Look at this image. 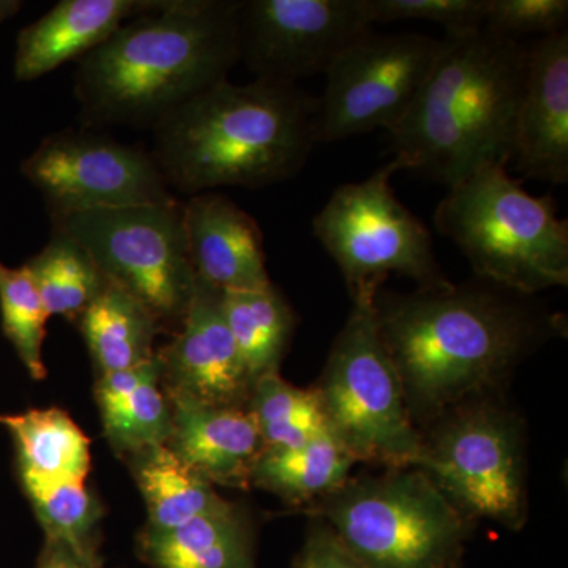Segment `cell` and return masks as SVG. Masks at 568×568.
I'll list each match as a JSON object with an SVG mask.
<instances>
[{"label": "cell", "instance_id": "obj_1", "mask_svg": "<svg viewBox=\"0 0 568 568\" xmlns=\"http://www.w3.org/2000/svg\"><path fill=\"white\" fill-rule=\"evenodd\" d=\"M528 298L480 278L410 294L377 291V325L418 429L495 395L519 362L562 334V317Z\"/></svg>", "mask_w": 568, "mask_h": 568}, {"label": "cell", "instance_id": "obj_2", "mask_svg": "<svg viewBox=\"0 0 568 568\" xmlns=\"http://www.w3.org/2000/svg\"><path fill=\"white\" fill-rule=\"evenodd\" d=\"M237 11L234 0H164L126 21L78 65L85 129H153L226 81L239 62Z\"/></svg>", "mask_w": 568, "mask_h": 568}, {"label": "cell", "instance_id": "obj_3", "mask_svg": "<svg viewBox=\"0 0 568 568\" xmlns=\"http://www.w3.org/2000/svg\"><path fill=\"white\" fill-rule=\"evenodd\" d=\"M152 159L183 194L290 181L317 145V99L298 85L219 82L153 126Z\"/></svg>", "mask_w": 568, "mask_h": 568}, {"label": "cell", "instance_id": "obj_4", "mask_svg": "<svg viewBox=\"0 0 568 568\" xmlns=\"http://www.w3.org/2000/svg\"><path fill=\"white\" fill-rule=\"evenodd\" d=\"M528 44L481 28L444 36L413 106L392 130L395 159L448 190L514 160Z\"/></svg>", "mask_w": 568, "mask_h": 568}, {"label": "cell", "instance_id": "obj_5", "mask_svg": "<svg viewBox=\"0 0 568 568\" xmlns=\"http://www.w3.org/2000/svg\"><path fill=\"white\" fill-rule=\"evenodd\" d=\"M435 226L477 278L529 297L567 287L568 223L549 194L526 192L507 168H484L448 190Z\"/></svg>", "mask_w": 568, "mask_h": 568}, {"label": "cell", "instance_id": "obj_6", "mask_svg": "<svg viewBox=\"0 0 568 568\" xmlns=\"http://www.w3.org/2000/svg\"><path fill=\"white\" fill-rule=\"evenodd\" d=\"M308 508L366 568H462L474 526L417 467L351 477Z\"/></svg>", "mask_w": 568, "mask_h": 568}, {"label": "cell", "instance_id": "obj_7", "mask_svg": "<svg viewBox=\"0 0 568 568\" xmlns=\"http://www.w3.org/2000/svg\"><path fill=\"white\" fill-rule=\"evenodd\" d=\"M379 290L351 294L349 316L313 388L328 429L355 462L406 469L417 466L422 433L377 325Z\"/></svg>", "mask_w": 568, "mask_h": 568}, {"label": "cell", "instance_id": "obj_8", "mask_svg": "<svg viewBox=\"0 0 568 568\" xmlns=\"http://www.w3.org/2000/svg\"><path fill=\"white\" fill-rule=\"evenodd\" d=\"M422 433L417 469L462 517L519 530L528 519L525 424L495 395L440 414Z\"/></svg>", "mask_w": 568, "mask_h": 568}, {"label": "cell", "instance_id": "obj_9", "mask_svg": "<svg viewBox=\"0 0 568 568\" xmlns=\"http://www.w3.org/2000/svg\"><path fill=\"white\" fill-rule=\"evenodd\" d=\"M399 171L407 166L394 156L365 181L338 186L313 219V234L338 265L349 294L381 287L390 274L413 280L417 290L450 284L428 227L392 189Z\"/></svg>", "mask_w": 568, "mask_h": 568}, {"label": "cell", "instance_id": "obj_10", "mask_svg": "<svg viewBox=\"0 0 568 568\" xmlns=\"http://www.w3.org/2000/svg\"><path fill=\"white\" fill-rule=\"evenodd\" d=\"M92 257L104 280L141 302L162 323L182 321L197 275L186 250L182 204L130 205L54 216Z\"/></svg>", "mask_w": 568, "mask_h": 568}, {"label": "cell", "instance_id": "obj_11", "mask_svg": "<svg viewBox=\"0 0 568 568\" xmlns=\"http://www.w3.org/2000/svg\"><path fill=\"white\" fill-rule=\"evenodd\" d=\"M440 40L422 33L368 32L325 70L317 99V144L384 129L405 118L437 58Z\"/></svg>", "mask_w": 568, "mask_h": 568}, {"label": "cell", "instance_id": "obj_12", "mask_svg": "<svg viewBox=\"0 0 568 568\" xmlns=\"http://www.w3.org/2000/svg\"><path fill=\"white\" fill-rule=\"evenodd\" d=\"M51 219L100 209L173 204L178 200L151 153L91 130L44 138L22 164Z\"/></svg>", "mask_w": 568, "mask_h": 568}, {"label": "cell", "instance_id": "obj_13", "mask_svg": "<svg viewBox=\"0 0 568 568\" xmlns=\"http://www.w3.org/2000/svg\"><path fill=\"white\" fill-rule=\"evenodd\" d=\"M372 31L365 0H242L239 62L256 80L297 85Z\"/></svg>", "mask_w": 568, "mask_h": 568}, {"label": "cell", "instance_id": "obj_14", "mask_svg": "<svg viewBox=\"0 0 568 568\" xmlns=\"http://www.w3.org/2000/svg\"><path fill=\"white\" fill-rule=\"evenodd\" d=\"M182 328L160 353L168 394L213 406L246 407L253 381L223 315L222 291L197 278Z\"/></svg>", "mask_w": 568, "mask_h": 568}, {"label": "cell", "instance_id": "obj_15", "mask_svg": "<svg viewBox=\"0 0 568 568\" xmlns=\"http://www.w3.org/2000/svg\"><path fill=\"white\" fill-rule=\"evenodd\" d=\"M515 168L525 179L568 183V32L528 44L515 126Z\"/></svg>", "mask_w": 568, "mask_h": 568}, {"label": "cell", "instance_id": "obj_16", "mask_svg": "<svg viewBox=\"0 0 568 568\" xmlns=\"http://www.w3.org/2000/svg\"><path fill=\"white\" fill-rule=\"evenodd\" d=\"M186 250L197 278L220 291L261 290L272 284L263 231L223 194H194L182 204Z\"/></svg>", "mask_w": 568, "mask_h": 568}, {"label": "cell", "instance_id": "obj_17", "mask_svg": "<svg viewBox=\"0 0 568 568\" xmlns=\"http://www.w3.org/2000/svg\"><path fill=\"white\" fill-rule=\"evenodd\" d=\"M168 447L215 487H252L254 463L263 454L264 443L248 409L205 405L173 394H168Z\"/></svg>", "mask_w": 568, "mask_h": 568}, {"label": "cell", "instance_id": "obj_18", "mask_svg": "<svg viewBox=\"0 0 568 568\" xmlns=\"http://www.w3.org/2000/svg\"><path fill=\"white\" fill-rule=\"evenodd\" d=\"M155 6L149 0H62L18 36L14 77L33 81L84 58L126 21Z\"/></svg>", "mask_w": 568, "mask_h": 568}, {"label": "cell", "instance_id": "obj_19", "mask_svg": "<svg viewBox=\"0 0 568 568\" xmlns=\"http://www.w3.org/2000/svg\"><path fill=\"white\" fill-rule=\"evenodd\" d=\"M162 384L160 354L133 368L100 375L97 405L104 436L119 455L132 457L145 448L168 444L171 403Z\"/></svg>", "mask_w": 568, "mask_h": 568}, {"label": "cell", "instance_id": "obj_20", "mask_svg": "<svg viewBox=\"0 0 568 568\" xmlns=\"http://www.w3.org/2000/svg\"><path fill=\"white\" fill-rule=\"evenodd\" d=\"M138 551L153 568H257L252 523L234 504L166 532L144 529Z\"/></svg>", "mask_w": 568, "mask_h": 568}, {"label": "cell", "instance_id": "obj_21", "mask_svg": "<svg viewBox=\"0 0 568 568\" xmlns=\"http://www.w3.org/2000/svg\"><path fill=\"white\" fill-rule=\"evenodd\" d=\"M129 459L148 507L145 529L166 532L233 506L216 493L215 485L185 465L168 444L145 448Z\"/></svg>", "mask_w": 568, "mask_h": 568}, {"label": "cell", "instance_id": "obj_22", "mask_svg": "<svg viewBox=\"0 0 568 568\" xmlns=\"http://www.w3.org/2000/svg\"><path fill=\"white\" fill-rule=\"evenodd\" d=\"M355 459L331 429L290 448H264L254 463L252 487L265 489L294 506L312 507L351 478Z\"/></svg>", "mask_w": 568, "mask_h": 568}, {"label": "cell", "instance_id": "obj_23", "mask_svg": "<svg viewBox=\"0 0 568 568\" xmlns=\"http://www.w3.org/2000/svg\"><path fill=\"white\" fill-rule=\"evenodd\" d=\"M0 425L13 439L20 476L85 481L91 473V440L65 410L29 409L0 416Z\"/></svg>", "mask_w": 568, "mask_h": 568}, {"label": "cell", "instance_id": "obj_24", "mask_svg": "<svg viewBox=\"0 0 568 568\" xmlns=\"http://www.w3.org/2000/svg\"><path fill=\"white\" fill-rule=\"evenodd\" d=\"M80 328L100 375L123 372L151 361L160 323L121 287L104 283L80 317Z\"/></svg>", "mask_w": 568, "mask_h": 568}, {"label": "cell", "instance_id": "obj_25", "mask_svg": "<svg viewBox=\"0 0 568 568\" xmlns=\"http://www.w3.org/2000/svg\"><path fill=\"white\" fill-rule=\"evenodd\" d=\"M224 320L254 381L278 373L295 328L293 308L274 284L248 291H222Z\"/></svg>", "mask_w": 568, "mask_h": 568}, {"label": "cell", "instance_id": "obj_26", "mask_svg": "<svg viewBox=\"0 0 568 568\" xmlns=\"http://www.w3.org/2000/svg\"><path fill=\"white\" fill-rule=\"evenodd\" d=\"M20 478L44 537L65 545L82 560L100 568L99 526L103 507L84 481Z\"/></svg>", "mask_w": 568, "mask_h": 568}, {"label": "cell", "instance_id": "obj_27", "mask_svg": "<svg viewBox=\"0 0 568 568\" xmlns=\"http://www.w3.org/2000/svg\"><path fill=\"white\" fill-rule=\"evenodd\" d=\"M48 315L80 321L82 313L103 290L104 276L89 253L61 231L24 264Z\"/></svg>", "mask_w": 568, "mask_h": 568}, {"label": "cell", "instance_id": "obj_28", "mask_svg": "<svg viewBox=\"0 0 568 568\" xmlns=\"http://www.w3.org/2000/svg\"><path fill=\"white\" fill-rule=\"evenodd\" d=\"M246 409L252 414L264 448L304 446L327 432L315 388H298L278 373L254 381Z\"/></svg>", "mask_w": 568, "mask_h": 568}, {"label": "cell", "instance_id": "obj_29", "mask_svg": "<svg viewBox=\"0 0 568 568\" xmlns=\"http://www.w3.org/2000/svg\"><path fill=\"white\" fill-rule=\"evenodd\" d=\"M0 317L3 334L29 376L44 379L43 343L50 315L26 265L11 268L0 261Z\"/></svg>", "mask_w": 568, "mask_h": 568}, {"label": "cell", "instance_id": "obj_30", "mask_svg": "<svg viewBox=\"0 0 568 568\" xmlns=\"http://www.w3.org/2000/svg\"><path fill=\"white\" fill-rule=\"evenodd\" d=\"M365 9L372 24L428 21L457 36L484 28L487 0H365Z\"/></svg>", "mask_w": 568, "mask_h": 568}, {"label": "cell", "instance_id": "obj_31", "mask_svg": "<svg viewBox=\"0 0 568 568\" xmlns=\"http://www.w3.org/2000/svg\"><path fill=\"white\" fill-rule=\"evenodd\" d=\"M567 0H487L484 28L519 41L567 31Z\"/></svg>", "mask_w": 568, "mask_h": 568}, {"label": "cell", "instance_id": "obj_32", "mask_svg": "<svg viewBox=\"0 0 568 568\" xmlns=\"http://www.w3.org/2000/svg\"><path fill=\"white\" fill-rule=\"evenodd\" d=\"M294 568H366L351 555L335 536L331 526L313 517L305 544L295 559Z\"/></svg>", "mask_w": 568, "mask_h": 568}, {"label": "cell", "instance_id": "obj_33", "mask_svg": "<svg viewBox=\"0 0 568 568\" xmlns=\"http://www.w3.org/2000/svg\"><path fill=\"white\" fill-rule=\"evenodd\" d=\"M37 568H95L74 555L65 545L44 538Z\"/></svg>", "mask_w": 568, "mask_h": 568}, {"label": "cell", "instance_id": "obj_34", "mask_svg": "<svg viewBox=\"0 0 568 568\" xmlns=\"http://www.w3.org/2000/svg\"><path fill=\"white\" fill-rule=\"evenodd\" d=\"M20 6L21 3L18 2H0V21L6 20V18L11 17L13 13H17Z\"/></svg>", "mask_w": 568, "mask_h": 568}]
</instances>
